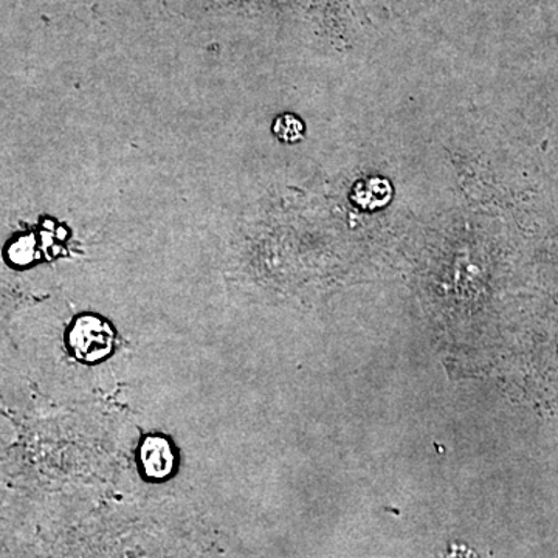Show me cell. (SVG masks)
<instances>
[{
	"label": "cell",
	"mask_w": 558,
	"mask_h": 558,
	"mask_svg": "<svg viewBox=\"0 0 558 558\" xmlns=\"http://www.w3.org/2000/svg\"><path fill=\"white\" fill-rule=\"evenodd\" d=\"M73 354L83 362H98L114 348V331L104 320L97 317H82L76 321L69 337Z\"/></svg>",
	"instance_id": "6da1fadb"
},
{
	"label": "cell",
	"mask_w": 558,
	"mask_h": 558,
	"mask_svg": "<svg viewBox=\"0 0 558 558\" xmlns=\"http://www.w3.org/2000/svg\"><path fill=\"white\" fill-rule=\"evenodd\" d=\"M141 462L149 478L163 480L174 469L173 448L163 437H148L141 445Z\"/></svg>",
	"instance_id": "7a4b0ae2"
},
{
	"label": "cell",
	"mask_w": 558,
	"mask_h": 558,
	"mask_svg": "<svg viewBox=\"0 0 558 558\" xmlns=\"http://www.w3.org/2000/svg\"><path fill=\"white\" fill-rule=\"evenodd\" d=\"M370 196H372L370 211H377L388 206L393 199V186L389 184L388 178L371 176L356 182L351 191L354 206L363 208Z\"/></svg>",
	"instance_id": "3957f363"
},
{
	"label": "cell",
	"mask_w": 558,
	"mask_h": 558,
	"mask_svg": "<svg viewBox=\"0 0 558 558\" xmlns=\"http://www.w3.org/2000/svg\"><path fill=\"white\" fill-rule=\"evenodd\" d=\"M273 135L283 144H298L305 138L306 127L300 116L283 114L273 123Z\"/></svg>",
	"instance_id": "277c9868"
},
{
	"label": "cell",
	"mask_w": 558,
	"mask_h": 558,
	"mask_svg": "<svg viewBox=\"0 0 558 558\" xmlns=\"http://www.w3.org/2000/svg\"><path fill=\"white\" fill-rule=\"evenodd\" d=\"M32 247L33 240L30 238L17 240V243H14L13 247H11V258H13V261L17 262V264H27V262H30V258L25 255V251L32 250Z\"/></svg>",
	"instance_id": "5b68a950"
}]
</instances>
